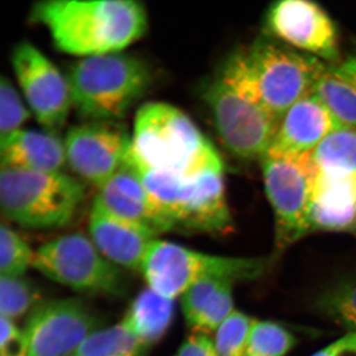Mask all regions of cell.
Returning a JSON list of instances; mask_svg holds the SVG:
<instances>
[{
    "instance_id": "cell-3",
    "label": "cell",
    "mask_w": 356,
    "mask_h": 356,
    "mask_svg": "<svg viewBox=\"0 0 356 356\" xmlns=\"http://www.w3.org/2000/svg\"><path fill=\"white\" fill-rule=\"evenodd\" d=\"M131 152L140 165L184 178L224 172L221 156L181 110L147 102L136 113Z\"/></svg>"
},
{
    "instance_id": "cell-8",
    "label": "cell",
    "mask_w": 356,
    "mask_h": 356,
    "mask_svg": "<svg viewBox=\"0 0 356 356\" xmlns=\"http://www.w3.org/2000/svg\"><path fill=\"white\" fill-rule=\"evenodd\" d=\"M32 267L76 292L120 297L127 289L119 267L81 233L58 236L42 245L35 252Z\"/></svg>"
},
{
    "instance_id": "cell-7",
    "label": "cell",
    "mask_w": 356,
    "mask_h": 356,
    "mask_svg": "<svg viewBox=\"0 0 356 356\" xmlns=\"http://www.w3.org/2000/svg\"><path fill=\"white\" fill-rule=\"evenodd\" d=\"M83 199V184L64 172L1 168L2 214L23 228L51 229L67 226Z\"/></svg>"
},
{
    "instance_id": "cell-26",
    "label": "cell",
    "mask_w": 356,
    "mask_h": 356,
    "mask_svg": "<svg viewBox=\"0 0 356 356\" xmlns=\"http://www.w3.org/2000/svg\"><path fill=\"white\" fill-rule=\"evenodd\" d=\"M296 343V337L286 327L255 318L245 356H286Z\"/></svg>"
},
{
    "instance_id": "cell-9",
    "label": "cell",
    "mask_w": 356,
    "mask_h": 356,
    "mask_svg": "<svg viewBox=\"0 0 356 356\" xmlns=\"http://www.w3.org/2000/svg\"><path fill=\"white\" fill-rule=\"evenodd\" d=\"M311 153L261 159L264 186L275 218L274 261L307 236V216L320 175Z\"/></svg>"
},
{
    "instance_id": "cell-30",
    "label": "cell",
    "mask_w": 356,
    "mask_h": 356,
    "mask_svg": "<svg viewBox=\"0 0 356 356\" xmlns=\"http://www.w3.org/2000/svg\"><path fill=\"white\" fill-rule=\"evenodd\" d=\"M30 109L26 106L17 89L10 79L2 76L0 81V143L23 130L29 119Z\"/></svg>"
},
{
    "instance_id": "cell-32",
    "label": "cell",
    "mask_w": 356,
    "mask_h": 356,
    "mask_svg": "<svg viewBox=\"0 0 356 356\" xmlns=\"http://www.w3.org/2000/svg\"><path fill=\"white\" fill-rule=\"evenodd\" d=\"M0 356H29L24 330L4 317H0Z\"/></svg>"
},
{
    "instance_id": "cell-10",
    "label": "cell",
    "mask_w": 356,
    "mask_h": 356,
    "mask_svg": "<svg viewBox=\"0 0 356 356\" xmlns=\"http://www.w3.org/2000/svg\"><path fill=\"white\" fill-rule=\"evenodd\" d=\"M201 97L229 153L245 161L266 156L280 119L241 95L216 74L204 81Z\"/></svg>"
},
{
    "instance_id": "cell-17",
    "label": "cell",
    "mask_w": 356,
    "mask_h": 356,
    "mask_svg": "<svg viewBox=\"0 0 356 356\" xmlns=\"http://www.w3.org/2000/svg\"><path fill=\"white\" fill-rule=\"evenodd\" d=\"M95 201L115 216L149 229L158 236L166 233L165 225L154 209L134 161L131 149L119 170L98 187Z\"/></svg>"
},
{
    "instance_id": "cell-21",
    "label": "cell",
    "mask_w": 356,
    "mask_h": 356,
    "mask_svg": "<svg viewBox=\"0 0 356 356\" xmlns=\"http://www.w3.org/2000/svg\"><path fill=\"white\" fill-rule=\"evenodd\" d=\"M175 309V301L147 287L134 299L121 323L149 348L170 330Z\"/></svg>"
},
{
    "instance_id": "cell-24",
    "label": "cell",
    "mask_w": 356,
    "mask_h": 356,
    "mask_svg": "<svg viewBox=\"0 0 356 356\" xmlns=\"http://www.w3.org/2000/svg\"><path fill=\"white\" fill-rule=\"evenodd\" d=\"M318 314L348 332H356V277L339 280L321 293L315 301Z\"/></svg>"
},
{
    "instance_id": "cell-27",
    "label": "cell",
    "mask_w": 356,
    "mask_h": 356,
    "mask_svg": "<svg viewBox=\"0 0 356 356\" xmlns=\"http://www.w3.org/2000/svg\"><path fill=\"white\" fill-rule=\"evenodd\" d=\"M35 252L11 227H0V275L21 276L33 266Z\"/></svg>"
},
{
    "instance_id": "cell-12",
    "label": "cell",
    "mask_w": 356,
    "mask_h": 356,
    "mask_svg": "<svg viewBox=\"0 0 356 356\" xmlns=\"http://www.w3.org/2000/svg\"><path fill=\"white\" fill-rule=\"evenodd\" d=\"M268 37L329 64L339 62L337 25L315 0H275L266 16Z\"/></svg>"
},
{
    "instance_id": "cell-11",
    "label": "cell",
    "mask_w": 356,
    "mask_h": 356,
    "mask_svg": "<svg viewBox=\"0 0 356 356\" xmlns=\"http://www.w3.org/2000/svg\"><path fill=\"white\" fill-rule=\"evenodd\" d=\"M102 320L79 298L42 302L28 317L24 329L29 356H72Z\"/></svg>"
},
{
    "instance_id": "cell-19",
    "label": "cell",
    "mask_w": 356,
    "mask_h": 356,
    "mask_svg": "<svg viewBox=\"0 0 356 356\" xmlns=\"http://www.w3.org/2000/svg\"><path fill=\"white\" fill-rule=\"evenodd\" d=\"M1 168L63 172L67 165L65 140L51 131L21 130L0 143Z\"/></svg>"
},
{
    "instance_id": "cell-15",
    "label": "cell",
    "mask_w": 356,
    "mask_h": 356,
    "mask_svg": "<svg viewBox=\"0 0 356 356\" xmlns=\"http://www.w3.org/2000/svg\"><path fill=\"white\" fill-rule=\"evenodd\" d=\"M339 126L323 102L311 93L294 103L281 117L264 156L281 158L311 153Z\"/></svg>"
},
{
    "instance_id": "cell-34",
    "label": "cell",
    "mask_w": 356,
    "mask_h": 356,
    "mask_svg": "<svg viewBox=\"0 0 356 356\" xmlns=\"http://www.w3.org/2000/svg\"><path fill=\"white\" fill-rule=\"evenodd\" d=\"M312 356H356V332H348Z\"/></svg>"
},
{
    "instance_id": "cell-1",
    "label": "cell",
    "mask_w": 356,
    "mask_h": 356,
    "mask_svg": "<svg viewBox=\"0 0 356 356\" xmlns=\"http://www.w3.org/2000/svg\"><path fill=\"white\" fill-rule=\"evenodd\" d=\"M31 19L47 28L58 50L81 58L119 53L147 29L140 0H39Z\"/></svg>"
},
{
    "instance_id": "cell-14",
    "label": "cell",
    "mask_w": 356,
    "mask_h": 356,
    "mask_svg": "<svg viewBox=\"0 0 356 356\" xmlns=\"http://www.w3.org/2000/svg\"><path fill=\"white\" fill-rule=\"evenodd\" d=\"M67 165L88 184L99 187L127 158L132 137L119 122H86L65 138Z\"/></svg>"
},
{
    "instance_id": "cell-2",
    "label": "cell",
    "mask_w": 356,
    "mask_h": 356,
    "mask_svg": "<svg viewBox=\"0 0 356 356\" xmlns=\"http://www.w3.org/2000/svg\"><path fill=\"white\" fill-rule=\"evenodd\" d=\"M325 64L266 37L232 51L215 74L280 120L294 103L313 93Z\"/></svg>"
},
{
    "instance_id": "cell-25",
    "label": "cell",
    "mask_w": 356,
    "mask_h": 356,
    "mask_svg": "<svg viewBox=\"0 0 356 356\" xmlns=\"http://www.w3.org/2000/svg\"><path fill=\"white\" fill-rule=\"evenodd\" d=\"M39 287L25 275H0V317L15 322L41 304Z\"/></svg>"
},
{
    "instance_id": "cell-22",
    "label": "cell",
    "mask_w": 356,
    "mask_h": 356,
    "mask_svg": "<svg viewBox=\"0 0 356 356\" xmlns=\"http://www.w3.org/2000/svg\"><path fill=\"white\" fill-rule=\"evenodd\" d=\"M311 154L321 175L355 177L356 127L339 126L334 129Z\"/></svg>"
},
{
    "instance_id": "cell-5",
    "label": "cell",
    "mask_w": 356,
    "mask_h": 356,
    "mask_svg": "<svg viewBox=\"0 0 356 356\" xmlns=\"http://www.w3.org/2000/svg\"><path fill=\"white\" fill-rule=\"evenodd\" d=\"M132 158L166 233L180 231L224 236L234 231L224 172L193 178L175 177L140 165L133 154Z\"/></svg>"
},
{
    "instance_id": "cell-28",
    "label": "cell",
    "mask_w": 356,
    "mask_h": 356,
    "mask_svg": "<svg viewBox=\"0 0 356 356\" xmlns=\"http://www.w3.org/2000/svg\"><path fill=\"white\" fill-rule=\"evenodd\" d=\"M255 318L234 311L214 332L213 341L219 356H245Z\"/></svg>"
},
{
    "instance_id": "cell-31",
    "label": "cell",
    "mask_w": 356,
    "mask_h": 356,
    "mask_svg": "<svg viewBox=\"0 0 356 356\" xmlns=\"http://www.w3.org/2000/svg\"><path fill=\"white\" fill-rule=\"evenodd\" d=\"M227 280H229L220 277L206 278L192 285L182 294L180 297L182 314L188 327L197 318L206 302L216 292L218 288L221 286L222 283Z\"/></svg>"
},
{
    "instance_id": "cell-20",
    "label": "cell",
    "mask_w": 356,
    "mask_h": 356,
    "mask_svg": "<svg viewBox=\"0 0 356 356\" xmlns=\"http://www.w3.org/2000/svg\"><path fill=\"white\" fill-rule=\"evenodd\" d=\"M313 93L339 125L356 127V56L334 64L325 63Z\"/></svg>"
},
{
    "instance_id": "cell-13",
    "label": "cell",
    "mask_w": 356,
    "mask_h": 356,
    "mask_svg": "<svg viewBox=\"0 0 356 356\" xmlns=\"http://www.w3.org/2000/svg\"><path fill=\"white\" fill-rule=\"evenodd\" d=\"M11 63L26 104L36 120L44 130L60 131L72 106L67 76L28 42L14 48Z\"/></svg>"
},
{
    "instance_id": "cell-6",
    "label": "cell",
    "mask_w": 356,
    "mask_h": 356,
    "mask_svg": "<svg viewBox=\"0 0 356 356\" xmlns=\"http://www.w3.org/2000/svg\"><path fill=\"white\" fill-rule=\"evenodd\" d=\"M270 257H235L204 254L156 238L147 250L140 273L147 287L175 301L192 285L210 277L233 282L259 280L273 266Z\"/></svg>"
},
{
    "instance_id": "cell-33",
    "label": "cell",
    "mask_w": 356,
    "mask_h": 356,
    "mask_svg": "<svg viewBox=\"0 0 356 356\" xmlns=\"http://www.w3.org/2000/svg\"><path fill=\"white\" fill-rule=\"evenodd\" d=\"M175 356H219L213 337L208 334H195L185 339Z\"/></svg>"
},
{
    "instance_id": "cell-4",
    "label": "cell",
    "mask_w": 356,
    "mask_h": 356,
    "mask_svg": "<svg viewBox=\"0 0 356 356\" xmlns=\"http://www.w3.org/2000/svg\"><path fill=\"white\" fill-rule=\"evenodd\" d=\"M72 106L86 122H119L153 83L151 67L132 54L81 58L67 74Z\"/></svg>"
},
{
    "instance_id": "cell-16",
    "label": "cell",
    "mask_w": 356,
    "mask_h": 356,
    "mask_svg": "<svg viewBox=\"0 0 356 356\" xmlns=\"http://www.w3.org/2000/svg\"><path fill=\"white\" fill-rule=\"evenodd\" d=\"M89 236L100 252L115 266L140 271L152 243L153 232L115 216L93 200L88 221Z\"/></svg>"
},
{
    "instance_id": "cell-29",
    "label": "cell",
    "mask_w": 356,
    "mask_h": 356,
    "mask_svg": "<svg viewBox=\"0 0 356 356\" xmlns=\"http://www.w3.org/2000/svg\"><path fill=\"white\" fill-rule=\"evenodd\" d=\"M235 282L227 280L222 283L216 292L206 302L200 314L189 329L195 334H208L216 332L218 327L235 311L234 309L233 287Z\"/></svg>"
},
{
    "instance_id": "cell-23",
    "label": "cell",
    "mask_w": 356,
    "mask_h": 356,
    "mask_svg": "<svg viewBox=\"0 0 356 356\" xmlns=\"http://www.w3.org/2000/svg\"><path fill=\"white\" fill-rule=\"evenodd\" d=\"M147 351L120 322L92 332L72 356H147Z\"/></svg>"
},
{
    "instance_id": "cell-18",
    "label": "cell",
    "mask_w": 356,
    "mask_h": 356,
    "mask_svg": "<svg viewBox=\"0 0 356 356\" xmlns=\"http://www.w3.org/2000/svg\"><path fill=\"white\" fill-rule=\"evenodd\" d=\"M307 236L344 233L356 236V175H318L306 222Z\"/></svg>"
}]
</instances>
